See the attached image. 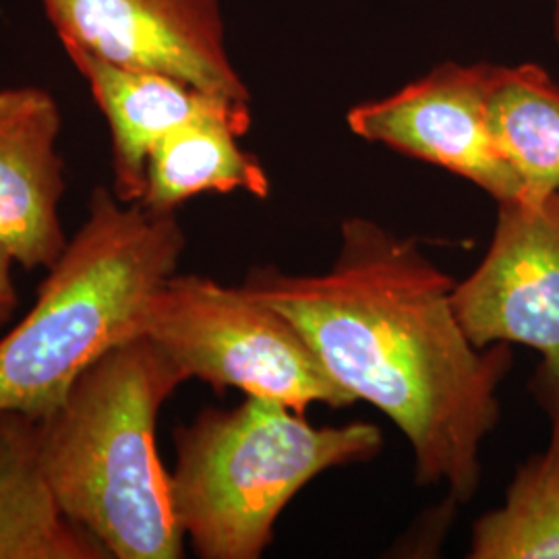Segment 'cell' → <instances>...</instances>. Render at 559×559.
<instances>
[{
	"instance_id": "cell-10",
	"label": "cell",
	"mask_w": 559,
	"mask_h": 559,
	"mask_svg": "<svg viewBox=\"0 0 559 559\" xmlns=\"http://www.w3.org/2000/svg\"><path fill=\"white\" fill-rule=\"evenodd\" d=\"M69 57L110 127L112 193L122 203L143 200L150 152L175 129L207 119L226 120L242 135L251 127V102L214 96L156 71L122 69L87 52Z\"/></svg>"
},
{
	"instance_id": "cell-16",
	"label": "cell",
	"mask_w": 559,
	"mask_h": 559,
	"mask_svg": "<svg viewBox=\"0 0 559 559\" xmlns=\"http://www.w3.org/2000/svg\"><path fill=\"white\" fill-rule=\"evenodd\" d=\"M554 11H551V27H554V38L559 44V0H551Z\"/></svg>"
},
{
	"instance_id": "cell-3",
	"label": "cell",
	"mask_w": 559,
	"mask_h": 559,
	"mask_svg": "<svg viewBox=\"0 0 559 559\" xmlns=\"http://www.w3.org/2000/svg\"><path fill=\"white\" fill-rule=\"evenodd\" d=\"M185 245L175 212L122 203L96 187L87 221L48 270L34 309L0 338V413L44 419L90 365L140 336Z\"/></svg>"
},
{
	"instance_id": "cell-2",
	"label": "cell",
	"mask_w": 559,
	"mask_h": 559,
	"mask_svg": "<svg viewBox=\"0 0 559 559\" xmlns=\"http://www.w3.org/2000/svg\"><path fill=\"white\" fill-rule=\"evenodd\" d=\"M187 373L147 336L124 340L90 365L38 420V456L62 516L110 559H179L185 535L156 420Z\"/></svg>"
},
{
	"instance_id": "cell-14",
	"label": "cell",
	"mask_w": 559,
	"mask_h": 559,
	"mask_svg": "<svg viewBox=\"0 0 559 559\" xmlns=\"http://www.w3.org/2000/svg\"><path fill=\"white\" fill-rule=\"evenodd\" d=\"M551 441L522 464L500 510L475 524L473 559H559V399H547Z\"/></svg>"
},
{
	"instance_id": "cell-9",
	"label": "cell",
	"mask_w": 559,
	"mask_h": 559,
	"mask_svg": "<svg viewBox=\"0 0 559 559\" xmlns=\"http://www.w3.org/2000/svg\"><path fill=\"white\" fill-rule=\"evenodd\" d=\"M60 127L50 92L0 87V249L23 270H50L69 242L59 216L67 189Z\"/></svg>"
},
{
	"instance_id": "cell-8",
	"label": "cell",
	"mask_w": 559,
	"mask_h": 559,
	"mask_svg": "<svg viewBox=\"0 0 559 559\" xmlns=\"http://www.w3.org/2000/svg\"><path fill=\"white\" fill-rule=\"evenodd\" d=\"M496 71L489 62H443L388 98L350 108L346 122L360 140L445 168L498 203L522 200V182L489 131Z\"/></svg>"
},
{
	"instance_id": "cell-15",
	"label": "cell",
	"mask_w": 559,
	"mask_h": 559,
	"mask_svg": "<svg viewBox=\"0 0 559 559\" xmlns=\"http://www.w3.org/2000/svg\"><path fill=\"white\" fill-rule=\"evenodd\" d=\"M13 263L15 261L11 260V255L0 249V330L13 318L20 305L17 286L13 282Z\"/></svg>"
},
{
	"instance_id": "cell-13",
	"label": "cell",
	"mask_w": 559,
	"mask_h": 559,
	"mask_svg": "<svg viewBox=\"0 0 559 559\" xmlns=\"http://www.w3.org/2000/svg\"><path fill=\"white\" fill-rule=\"evenodd\" d=\"M487 115L491 138L522 182L524 198L559 193L558 81L537 62L498 64Z\"/></svg>"
},
{
	"instance_id": "cell-5",
	"label": "cell",
	"mask_w": 559,
	"mask_h": 559,
	"mask_svg": "<svg viewBox=\"0 0 559 559\" xmlns=\"http://www.w3.org/2000/svg\"><path fill=\"white\" fill-rule=\"evenodd\" d=\"M141 334L154 340L189 380L216 390L237 388L297 413L311 404L340 408L357 402L328 373L299 328L242 286L175 274L150 300Z\"/></svg>"
},
{
	"instance_id": "cell-12",
	"label": "cell",
	"mask_w": 559,
	"mask_h": 559,
	"mask_svg": "<svg viewBox=\"0 0 559 559\" xmlns=\"http://www.w3.org/2000/svg\"><path fill=\"white\" fill-rule=\"evenodd\" d=\"M239 129L226 120H195L162 138L150 152L141 203L154 212H175L185 201L216 191L270 195L260 160L239 145Z\"/></svg>"
},
{
	"instance_id": "cell-11",
	"label": "cell",
	"mask_w": 559,
	"mask_h": 559,
	"mask_svg": "<svg viewBox=\"0 0 559 559\" xmlns=\"http://www.w3.org/2000/svg\"><path fill=\"white\" fill-rule=\"evenodd\" d=\"M0 559H110L64 519L41 475L38 420L0 413Z\"/></svg>"
},
{
	"instance_id": "cell-6",
	"label": "cell",
	"mask_w": 559,
	"mask_h": 559,
	"mask_svg": "<svg viewBox=\"0 0 559 559\" xmlns=\"http://www.w3.org/2000/svg\"><path fill=\"white\" fill-rule=\"evenodd\" d=\"M452 300L475 346L540 353L547 399H559V193L500 201L491 247Z\"/></svg>"
},
{
	"instance_id": "cell-1",
	"label": "cell",
	"mask_w": 559,
	"mask_h": 559,
	"mask_svg": "<svg viewBox=\"0 0 559 559\" xmlns=\"http://www.w3.org/2000/svg\"><path fill=\"white\" fill-rule=\"evenodd\" d=\"M338 258L321 274L253 270L242 288L299 328L328 373L394 420L415 454L419 485L468 501L480 445L500 420L510 344L479 348L454 311L456 282L415 239L378 222H342Z\"/></svg>"
},
{
	"instance_id": "cell-7",
	"label": "cell",
	"mask_w": 559,
	"mask_h": 559,
	"mask_svg": "<svg viewBox=\"0 0 559 559\" xmlns=\"http://www.w3.org/2000/svg\"><path fill=\"white\" fill-rule=\"evenodd\" d=\"M69 52L156 71L201 92L251 102L226 48L221 0H40Z\"/></svg>"
},
{
	"instance_id": "cell-4",
	"label": "cell",
	"mask_w": 559,
	"mask_h": 559,
	"mask_svg": "<svg viewBox=\"0 0 559 559\" xmlns=\"http://www.w3.org/2000/svg\"><path fill=\"white\" fill-rule=\"evenodd\" d=\"M170 500L185 539L203 559H258L282 510L321 473L380 454L369 423L316 429L278 400L247 396L205 411L175 433Z\"/></svg>"
}]
</instances>
